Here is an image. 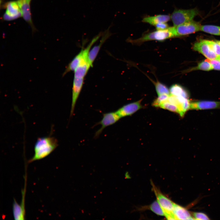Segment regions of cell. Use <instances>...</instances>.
I'll return each mask as SVG.
<instances>
[{"label": "cell", "mask_w": 220, "mask_h": 220, "mask_svg": "<svg viewBox=\"0 0 220 220\" xmlns=\"http://www.w3.org/2000/svg\"><path fill=\"white\" fill-rule=\"evenodd\" d=\"M58 146L57 140L48 136L38 138L34 145V154L29 163L43 159L49 155Z\"/></svg>", "instance_id": "obj_1"}, {"label": "cell", "mask_w": 220, "mask_h": 220, "mask_svg": "<svg viewBox=\"0 0 220 220\" xmlns=\"http://www.w3.org/2000/svg\"><path fill=\"white\" fill-rule=\"evenodd\" d=\"M177 37L175 27L173 26L164 30H156L149 32L138 39L132 40L131 42L139 43L150 40L163 41L167 39Z\"/></svg>", "instance_id": "obj_2"}, {"label": "cell", "mask_w": 220, "mask_h": 220, "mask_svg": "<svg viewBox=\"0 0 220 220\" xmlns=\"http://www.w3.org/2000/svg\"><path fill=\"white\" fill-rule=\"evenodd\" d=\"M199 13L198 10L196 8L188 9H176L172 13L170 18L174 26L176 27L193 20Z\"/></svg>", "instance_id": "obj_3"}, {"label": "cell", "mask_w": 220, "mask_h": 220, "mask_svg": "<svg viewBox=\"0 0 220 220\" xmlns=\"http://www.w3.org/2000/svg\"><path fill=\"white\" fill-rule=\"evenodd\" d=\"M152 183L157 201L163 209L164 216L167 214H174L173 211L174 203L162 194L153 183Z\"/></svg>", "instance_id": "obj_4"}, {"label": "cell", "mask_w": 220, "mask_h": 220, "mask_svg": "<svg viewBox=\"0 0 220 220\" xmlns=\"http://www.w3.org/2000/svg\"><path fill=\"white\" fill-rule=\"evenodd\" d=\"M121 118L117 112H111L103 114L101 120L97 123L96 125H101V127L95 133V138H97L106 127L112 125L117 122Z\"/></svg>", "instance_id": "obj_5"}, {"label": "cell", "mask_w": 220, "mask_h": 220, "mask_svg": "<svg viewBox=\"0 0 220 220\" xmlns=\"http://www.w3.org/2000/svg\"><path fill=\"white\" fill-rule=\"evenodd\" d=\"M201 26L199 22L193 20L175 27L177 36H185L199 31Z\"/></svg>", "instance_id": "obj_6"}, {"label": "cell", "mask_w": 220, "mask_h": 220, "mask_svg": "<svg viewBox=\"0 0 220 220\" xmlns=\"http://www.w3.org/2000/svg\"><path fill=\"white\" fill-rule=\"evenodd\" d=\"M193 49L202 54L207 59L220 60V58L212 50L204 39L196 42L193 45Z\"/></svg>", "instance_id": "obj_7"}, {"label": "cell", "mask_w": 220, "mask_h": 220, "mask_svg": "<svg viewBox=\"0 0 220 220\" xmlns=\"http://www.w3.org/2000/svg\"><path fill=\"white\" fill-rule=\"evenodd\" d=\"M6 10L3 15L4 19L11 20L22 16L21 13L16 1H10L6 5Z\"/></svg>", "instance_id": "obj_8"}, {"label": "cell", "mask_w": 220, "mask_h": 220, "mask_svg": "<svg viewBox=\"0 0 220 220\" xmlns=\"http://www.w3.org/2000/svg\"><path fill=\"white\" fill-rule=\"evenodd\" d=\"M141 100L125 105L116 112L120 118L130 116L142 108Z\"/></svg>", "instance_id": "obj_9"}, {"label": "cell", "mask_w": 220, "mask_h": 220, "mask_svg": "<svg viewBox=\"0 0 220 220\" xmlns=\"http://www.w3.org/2000/svg\"><path fill=\"white\" fill-rule=\"evenodd\" d=\"M220 108V101H191L190 110H204Z\"/></svg>", "instance_id": "obj_10"}, {"label": "cell", "mask_w": 220, "mask_h": 220, "mask_svg": "<svg viewBox=\"0 0 220 220\" xmlns=\"http://www.w3.org/2000/svg\"><path fill=\"white\" fill-rule=\"evenodd\" d=\"M84 78H74L72 90V101L70 112V116L73 115L77 99L82 89Z\"/></svg>", "instance_id": "obj_11"}, {"label": "cell", "mask_w": 220, "mask_h": 220, "mask_svg": "<svg viewBox=\"0 0 220 220\" xmlns=\"http://www.w3.org/2000/svg\"><path fill=\"white\" fill-rule=\"evenodd\" d=\"M30 0H18L16 2L20 9L22 16L24 20L32 27V29L35 30L31 19L30 4Z\"/></svg>", "instance_id": "obj_12"}, {"label": "cell", "mask_w": 220, "mask_h": 220, "mask_svg": "<svg viewBox=\"0 0 220 220\" xmlns=\"http://www.w3.org/2000/svg\"><path fill=\"white\" fill-rule=\"evenodd\" d=\"M90 67L89 63L88 56L83 55L79 64L74 71V78H84Z\"/></svg>", "instance_id": "obj_13"}, {"label": "cell", "mask_w": 220, "mask_h": 220, "mask_svg": "<svg viewBox=\"0 0 220 220\" xmlns=\"http://www.w3.org/2000/svg\"><path fill=\"white\" fill-rule=\"evenodd\" d=\"M104 33L100 41V43L97 45L94 46L90 50L88 55L89 63L91 67L93 66V64L96 58L98 53L103 43L105 40L110 36V33L109 31V28Z\"/></svg>", "instance_id": "obj_14"}, {"label": "cell", "mask_w": 220, "mask_h": 220, "mask_svg": "<svg viewBox=\"0 0 220 220\" xmlns=\"http://www.w3.org/2000/svg\"><path fill=\"white\" fill-rule=\"evenodd\" d=\"M24 193H23V198L20 204H18L14 199L13 204V212L14 219L23 220L25 219V209L24 205Z\"/></svg>", "instance_id": "obj_15"}, {"label": "cell", "mask_w": 220, "mask_h": 220, "mask_svg": "<svg viewBox=\"0 0 220 220\" xmlns=\"http://www.w3.org/2000/svg\"><path fill=\"white\" fill-rule=\"evenodd\" d=\"M173 213L176 220L194 219L185 208L174 203Z\"/></svg>", "instance_id": "obj_16"}, {"label": "cell", "mask_w": 220, "mask_h": 220, "mask_svg": "<svg viewBox=\"0 0 220 220\" xmlns=\"http://www.w3.org/2000/svg\"><path fill=\"white\" fill-rule=\"evenodd\" d=\"M170 19V16L169 15H158L145 17L143 19L142 21L155 26L160 23H167Z\"/></svg>", "instance_id": "obj_17"}, {"label": "cell", "mask_w": 220, "mask_h": 220, "mask_svg": "<svg viewBox=\"0 0 220 220\" xmlns=\"http://www.w3.org/2000/svg\"><path fill=\"white\" fill-rule=\"evenodd\" d=\"M170 95L182 97L189 99V95L188 91L183 87L178 84L172 85L169 89Z\"/></svg>", "instance_id": "obj_18"}, {"label": "cell", "mask_w": 220, "mask_h": 220, "mask_svg": "<svg viewBox=\"0 0 220 220\" xmlns=\"http://www.w3.org/2000/svg\"><path fill=\"white\" fill-rule=\"evenodd\" d=\"M83 55V49H82L80 52L74 57L71 62L68 64L63 74V76L68 72L74 71L79 64Z\"/></svg>", "instance_id": "obj_19"}, {"label": "cell", "mask_w": 220, "mask_h": 220, "mask_svg": "<svg viewBox=\"0 0 220 220\" xmlns=\"http://www.w3.org/2000/svg\"><path fill=\"white\" fill-rule=\"evenodd\" d=\"M141 210L149 209L156 214L161 216H164L163 209L157 201L153 202L151 205L141 208Z\"/></svg>", "instance_id": "obj_20"}, {"label": "cell", "mask_w": 220, "mask_h": 220, "mask_svg": "<svg viewBox=\"0 0 220 220\" xmlns=\"http://www.w3.org/2000/svg\"><path fill=\"white\" fill-rule=\"evenodd\" d=\"M200 31L211 35L220 36V26L206 25H201Z\"/></svg>", "instance_id": "obj_21"}, {"label": "cell", "mask_w": 220, "mask_h": 220, "mask_svg": "<svg viewBox=\"0 0 220 220\" xmlns=\"http://www.w3.org/2000/svg\"><path fill=\"white\" fill-rule=\"evenodd\" d=\"M158 107L177 113L179 115L180 114V111L178 107L175 105L170 102L167 100L161 103Z\"/></svg>", "instance_id": "obj_22"}, {"label": "cell", "mask_w": 220, "mask_h": 220, "mask_svg": "<svg viewBox=\"0 0 220 220\" xmlns=\"http://www.w3.org/2000/svg\"><path fill=\"white\" fill-rule=\"evenodd\" d=\"M213 69L211 64L206 61H203L199 63L195 67L190 69L189 71L196 70H201L205 71H209Z\"/></svg>", "instance_id": "obj_23"}, {"label": "cell", "mask_w": 220, "mask_h": 220, "mask_svg": "<svg viewBox=\"0 0 220 220\" xmlns=\"http://www.w3.org/2000/svg\"><path fill=\"white\" fill-rule=\"evenodd\" d=\"M155 86L158 96L165 94H170L169 89L163 84L157 81L155 83Z\"/></svg>", "instance_id": "obj_24"}, {"label": "cell", "mask_w": 220, "mask_h": 220, "mask_svg": "<svg viewBox=\"0 0 220 220\" xmlns=\"http://www.w3.org/2000/svg\"><path fill=\"white\" fill-rule=\"evenodd\" d=\"M212 50L220 58V46L215 41L204 39Z\"/></svg>", "instance_id": "obj_25"}, {"label": "cell", "mask_w": 220, "mask_h": 220, "mask_svg": "<svg viewBox=\"0 0 220 220\" xmlns=\"http://www.w3.org/2000/svg\"><path fill=\"white\" fill-rule=\"evenodd\" d=\"M169 95L165 94L158 96V97L152 103V105L155 107H158L161 103L167 100Z\"/></svg>", "instance_id": "obj_26"}, {"label": "cell", "mask_w": 220, "mask_h": 220, "mask_svg": "<svg viewBox=\"0 0 220 220\" xmlns=\"http://www.w3.org/2000/svg\"><path fill=\"white\" fill-rule=\"evenodd\" d=\"M205 61L209 63L211 65L213 69L220 71V60L217 59H209Z\"/></svg>", "instance_id": "obj_27"}, {"label": "cell", "mask_w": 220, "mask_h": 220, "mask_svg": "<svg viewBox=\"0 0 220 220\" xmlns=\"http://www.w3.org/2000/svg\"><path fill=\"white\" fill-rule=\"evenodd\" d=\"M193 217L194 219L209 220L208 216L205 214L201 212H196L193 214Z\"/></svg>", "instance_id": "obj_28"}, {"label": "cell", "mask_w": 220, "mask_h": 220, "mask_svg": "<svg viewBox=\"0 0 220 220\" xmlns=\"http://www.w3.org/2000/svg\"><path fill=\"white\" fill-rule=\"evenodd\" d=\"M156 30H162L167 29L170 27L167 23L163 22L159 23L155 26Z\"/></svg>", "instance_id": "obj_29"}, {"label": "cell", "mask_w": 220, "mask_h": 220, "mask_svg": "<svg viewBox=\"0 0 220 220\" xmlns=\"http://www.w3.org/2000/svg\"><path fill=\"white\" fill-rule=\"evenodd\" d=\"M215 41L220 46V40H215Z\"/></svg>", "instance_id": "obj_30"}]
</instances>
